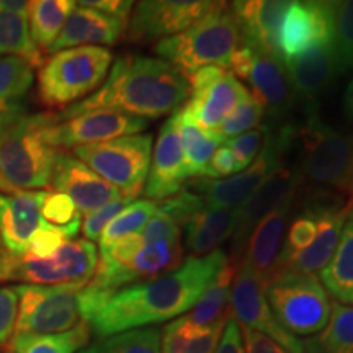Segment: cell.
I'll use <instances>...</instances> for the list:
<instances>
[{
  "instance_id": "44dd1931",
  "label": "cell",
  "mask_w": 353,
  "mask_h": 353,
  "mask_svg": "<svg viewBox=\"0 0 353 353\" xmlns=\"http://www.w3.org/2000/svg\"><path fill=\"white\" fill-rule=\"evenodd\" d=\"M46 192L30 190L12 195L0 193V237L7 252L23 255L33 234L41 228V203Z\"/></svg>"
},
{
  "instance_id": "9c48e42d",
  "label": "cell",
  "mask_w": 353,
  "mask_h": 353,
  "mask_svg": "<svg viewBox=\"0 0 353 353\" xmlns=\"http://www.w3.org/2000/svg\"><path fill=\"white\" fill-rule=\"evenodd\" d=\"M99 255L94 242L68 241L50 259L30 254H0V281H23L38 286H87L95 275Z\"/></svg>"
},
{
  "instance_id": "8992f818",
  "label": "cell",
  "mask_w": 353,
  "mask_h": 353,
  "mask_svg": "<svg viewBox=\"0 0 353 353\" xmlns=\"http://www.w3.org/2000/svg\"><path fill=\"white\" fill-rule=\"evenodd\" d=\"M112 61V51L100 46L54 52L39 69V99L50 108L72 107L99 90L108 76Z\"/></svg>"
},
{
  "instance_id": "f546056e",
  "label": "cell",
  "mask_w": 353,
  "mask_h": 353,
  "mask_svg": "<svg viewBox=\"0 0 353 353\" xmlns=\"http://www.w3.org/2000/svg\"><path fill=\"white\" fill-rule=\"evenodd\" d=\"M321 283L337 303L353 306V219L343 226L337 249L321 272Z\"/></svg>"
},
{
  "instance_id": "836d02e7",
  "label": "cell",
  "mask_w": 353,
  "mask_h": 353,
  "mask_svg": "<svg viewBox=\"0 0 353 353\" xmlns=\"http://www.w3.org/2000/svg\"><path fill=\"white\" fill-rule=\"evenodd\" d=\"M176 114H179L180 141H182L188 176L205 179L211 157H213L216 149L219 148V144H223V141L218 138L214 131H206L185 120L180 114V110Z\"/></svg>"
},
{
  "instance_id": "7bdbcfd3",
  "label": "cell",
  "mask_w": 353,
  "mask_h": 353,
  "mask_svg": "<svg viewBox=\"0 0 353 353\" xmlns=\"http://www.w3.org/2000/svg\"><path fill=\"white\" fill-rule=\"evenodd\" d=\"M134 200H130V198H118V200H113L107 203V205H103L101 208L95 210L94 213L87 214L85 219H83L82 226H81V231L83 234V237H85L87 241L94 242V241H99L100 236L103 234L105 229L112 221L117 218L118 214L121 213L123 210L126 208L130 203H132Z\"/></svg>"
},
{
  "instance_id": "e0dca14e",
  "label": "cell",
  "mask_w": 353,
  "mask_h": 353,
  "mask_svg": "<svg viewBox=\"0 0 353 353\" xmlns=\"http://www.w3.org/2000/svg\"><path fill=\"white\" fill-rule=\"evenodd\" d=\"M188 179L182 141L179 131V114H170L162 125L154 145L148 179L143 188L145 200L165 201L175 196Z\"/></svg>"
},
{
  "instance_id": "db71d44e",
  "label": "cell",
  "mask_w": 353,
  "mask_h": 353,
  "mask_svg": "<svg viewBox=\"0 0 353 353\" xmlns=\"http://www.w3.org/2000/svg\"><path fill=\"white\" fill-rule=\"evenodd\" d=\"M0 192H7V193H10V195H12V193H17V190L13 188L10 183H7V180L3 179L2 175H0Z\"/></svg>"
},
{
  "instance_id": "f907efd6",
  "label": "cell",
  "mask_w": 353,
  "mask_h": 353,
  "mask_svg": "<svg viewBox=\"0 0 353 353\" xmlns=\"http://www.w3.org/2000/svg\"><path fill=\"white\" fill-rule=\"evenodd\" d=\"M214 353H245L244 352V342H242L241 327L237 321L229 314V319L226 322V327L221 335L218 347H216Z\"/></svg>"
},
{
  "instance_id": "ffe728a7",
  "label": "cell",
  "mask_w": 353,
  "mask_h": 353,
  "mask_svg": "<svg viewBox=\"0 0 353 353\" xmlns=\"http://www.w3.org/2000/svg\"><path fill=\"white\" fill-rule=\"evenodd\" d=\"M245 82L252 90L250 97L263 108L265 114L275 121V125L291 112L296 97L291 90L281 57L254 51V63Z\"/></svg>"
},
{
  "instance_id": "b9f144b4",
  "label": "cell",
  "mask_w": 353,
  "mask_h": 353,
  "mask_svg": "<svg viewBox=\"0 0 353 353\" xmlns=\"http://www.w3.org/2000/svg\"><path fill=\"white\" fill-rule=\"evenodd\" d=\"M268 131H270V126L255 128V130L247 131L244 134L237 136V138L226 141V148L236 157L241 170L247 169L259 157L265 144V139H267Z\"/></svg>"
},
{
  "instance_id": "11a10c76",
  "label": "cell",
  "mask_w": 353,
  "mask_h": 353,
  "mask_svg": "<svg viewBox=\"0 0 353 353\" xmlns=\"http://www.w3.org/2000/svg\"><path fill=\"white\" fill-rule=\"evenodd\" d=\"M77 353H100V348H99V345L87 347V348H82V350H79Z\"/></svg>"
},
{
  "instance_id": "484cf974",
  "label": "cell",
  "mask_w": 353,
  "mask_h": 353,
  "mask_svg": "<svg viewBox=\"0 0 353 353\" xmlns=\"http://www.w3.org/2000/svg\"><path fill=\"white\" fill-rule=\"evenodd\" d=\"M350 210H343L316 218L317 232L314 241L301 252L280 257L276 270L296 272L304 273V275H316L317 272L324 270L337 249L342 229L345 226L347 218H350Z\"/></svg>"
},
{
  "instance_id": "f6af8a7d",
  "label": "cell",
  "mask_w": 353,
  "mask_h": 353,
  "mask_svg": "<svg viewBox=\"0 0 353 353\" xmlns=\"http://www.w3.org/2000/svg\"><path fill=\"white\" fill-rule=\"evenodd\" d=\"M317 232L316 219L311 216L299 214L293 219L290 224L288 234H286V241L283 247H281L280 257H286V255L301 252L306 247L314 241ZM280 260V259H278Z\"/></svg>"
},
{
  "instance_id": "83f0119b",
  "label": "cell",
  "mask_w": 353,
  "mask_h": 353,
  "mask_svg": "<svg viewBox=\"0 0 353 353\" xmlns=\"http://www.w3.org/2000/svg\"><path fill=\"white\" fill-rule=\"evenodd\" d=\"M28 3L23 0H0V57H23L38 68L43 63V54L30 34Z\"/></svg>"
},
{
  "instance_id": "277c9868",
  "label": "cell",
  "mask_w": 353,
  "mask_h": 353,
  "mask_svg": "<svg viewBox=\"0 0 353 353\" xmlns=\"http://www.w3.org/2000/svg\"><path fill=\"white\" fill-rule=\"evenodd\" d=\"M291 143L298 144L294 170L301 188H322L348 195L353 174V134L325 125L317 105H307L299 126L291 128Z\"/></svg>"
},
{
  "instance_id": "60d3db41",
  "label": "cell",
  "mask_w": 353,
  "mask_h": 353,
  "mask_svg": "<svg viewBox=\"0 0 353 353\" xmlns=\"http://www.w3.org/2000/svg\"><path fill=\"white\" fill-rule=\"evenodd\" d=\"M263 117V108L249 95L221 121V125L216 128L214 132L224 143V141L237 138V136L244 134L247 131H252L255 128H259Z\"/></svg>"
},
{
  "instance_id": "74e56055",
  "label": "cell",
  "mask_w": 353,
  "mask_h": 353,
  "mask_svg": "<svg viewBox=\"0 0 353 353\" xmlns=\"http://www.w3.org/2000/svg\"><path fill=\"white\" fill-rule=\"evenodd\" d=\"M332 44L343 69L353 68V0L330 2Z\"/></svg>"
},
{
  "instance_id": "8d00e7d4",
  "label": "cell",
  "mask_w": 353,
  "mask_h": 353,
  "mask_svg": "<svg viewBox=\"0 0 353 353\" xmlns=\"http://www.w3.org/2000/svg\"><path fill=\"white\" fill-rule=\"evenodd\" d=\"M159 206L156 201L151 200H134L121 211L120 214L108 224L103 234L100 236L99 244L100 250L108 249L110 245L120 241L121 237L130 236V234H138L144 229L149 219L156 214Z\"/></svg>"
},
{
  "instance_id": "e575fe53",
  "label": "cell",
  "mask_w": 353,
  "mask_h": 353,
  "mask_svg": "<svg viewBox=\"0 0 353 353\" xmlns=\"http://www.w3.org/2000/svg\"><path fill=\"white\" fill-rule=\"evenodd\" d=\"M90 339V325L82 322L76 329L52 335H13V353H77Z\"/></svg>"
},
{
  "instance_id": "cb8c5ba5",
  "label": "cell",
  "mask_w": 353,
  "mask_h": 353,
  "mask_svg": "<svg viewBox=\"0 0 353 353\" xmlns=\"http://www.w3.org/2000/svg\"><path fill=\"white\" fill-rule=\"evenodd\" d=\"M126 28L128 25L125 21L77 3L48 52L54 54L70 48L97 46V44H100V48L113 46L123 38Z\"/></svg>"
},
{
  "instance_id": "4dcf8cb0",
  "label": "cell",
  "mask_w": 353,
  "mask_h": 353,
  "mask_svg": "<svg viewBox=\"0 0 353 353\" xmlns=\"http://www.w3.org/2000/svg\"><path fill=\"white\" fill-rule=\"evenodd\" d=\"M226 319L206 329H196L188 325L182 317L161 330L162 353H214L218 342L226 327Z\"/></svg>"
},
{
  "instance_id": "680465c9",
  "label": "cell",
  "mask_w": 353,
  "mask_h": 353,
  "mask_svg": "<svg viewBox=\"0 0 353 353\" xmlns=\"http://www.w3.org/2000/svg\"><path fill=\"white\" fill-rule=\"evenodd\" d=\"M350 218L353 219V210H352V213H350Z\"/></svg>"
},
{
  "instance_id": "1f68e13d",
  "label": "cell",
  "mask_w": 353,
  "mask_h": 353,
  "mask_svg": "<svg viewBox=\"0 0 353 353\" xmlns=\"http://www.w3.org/2000/svg\"><path fill=\"white\" fill-rule=\"evenodd\" d=\"M74 0H34L28 3L30 34L38 50L50 51L69 15L76 8Z\"/></svg>"
},
{
  "instance_id": "30bf717a",
  "label": "cell",
  "mask_w": 353,
  "mask_h": 353,
  "mask_svg": "<svg viewBox=\"0 0 353 353\" xmlns=\"http://www.w3.org/2000/svg\"><path fill=\"white\" fill-rule=\"evenodd\" d=\"M74 157L113 185L123 196L134 200L143 192L152 156V136H123L105 143L79 145Z\"/></svg>"
},
{
  "instance_id": "6f0895ef",
  "label": "cell",
  "mask_w": 353,
  "mask_h": 353,
  "mask_svg": "<svg viewBox=\"0 0 353 353\" xmlns=\"http://www.w3.org/2000/svg\"><path fill=\"white\" fill-rule=\"evenodd\" d=\"M6 252V247H3V242H2V237H0V254Z\"/></svg>"
},
{
  "instance_id": "7dc6e473",
  "label": "cell",
  "mask_w": 353,
  "mask_h": 353,
  "mask_svg": "<svg viewBox=\"0 0 353 353\" xmlns=\"http://www.w3.org/2000/svg\"><path fill=\"white\" fill-rule=\"evenodd\" d=\"M19 296L15 288H0V345L12 337L15 330Z\"/></svg>"
},
{
  "instance_id": "bcb514c9",
  "label": "cell",
  "mask_w": 353,
  "mask_h": 353,
  "mask_svg": "<svg viewBox=\"0 0 353 353\" xmlns=\"http://www.w3.org/2000/svg\"><path fill=\"white\" fill-rule=\"evenodd\" d=\"M182 231L183 228L180 226L169 213H165L164 210L159 208L156 211V214L149 219V223L145 224L143 231H141V236H143L144 242H154L162 239H182Z\"/></svg>"
},
{
  "instance_id": "7a4b0ae2",
  "label": "cell",
  "mask_w": 353,
  "mask_h": 353,
  "mask_svg": "<svg viewBox=\"0 0 353 353\" xmlns=\"http://www.w3.org/2000/svg\"><path fill=\"white\" fill-rule=\"evenodd\" d=\"M187 77L159 57L128 54L114 61L107 81L95 94L64 108L57 120L64 121L94 110H110L143 120L174 114L187 103Z\"/></svg>"
},
{
  "instance_id": "f1b7e54d",
  "label": "cell",
  "mask_w": 353,
  "mask_h": 353,
  "mask_svg": "<svg viewBox=\"0 0 353 353\" xmlns=\"http://www.w3.org/2000/svg\"><path fill=\"white\" fill-rule=\"evenodd\" d=\"M236 270L237 265L228 260L223 270L218 273L213 283L205 290V293L201 294L195 306L190 309L187 316L182 317L188 325L196 329H206L218 324L219 321L226 319L229 316L228 303L231 299V290Z\"/></svg>"
},
{
  "instance_id": "5b68a950",
  "label": "cell",
  "mask_w": 353,
  "mask_h": 353,
  "mask_svg": "<svg viewBox=\"0 0 353 353\" xmlns=\"http://www.w3.org/2000/svg\"><path fill=\"white\" fill-rule=\"evenodd\" d=\"M241 46V30L231 6L214 2L208 13L188 30L157 41L154 52L187 77L208 65L228 69L232 54Z\"/></svg>"
},
{
  "instance_id": "52a82bcc",
  "label": "cell",
  "mask_w": 353,
  "mask_h": 353,
  "mask_svg": "<svg viewBox=\"0 0 353 353\" xmlns=\"http://www.w3.org/2000/svg\"><path fill=\"white\" fill-rule=\"evenodd\" d=\"M265 294L281 327L294 337H312L329 322L332 303L316 275L276 270L265 283Z\"/></svg>"
},
{
  "instance_id": "ab89813d",
  "label": "cell",
  "mask_w": 353,
  "mask_h": 353,
  "mask_svg": "<svg viewBox=\"0 0 353 353\" xmlns=\"http://www.w3.org/2000/svg\"><path fill=\"white\" fill-rule=\"evenodd\" d=\"M41 216L51 226L61 228L69 232L70 237L77 236L82 226V218L72 200L59 192H46L41 203Z\"/></svg>"
},
{
  "instance_id": "816d5d0a",
  "label": "cell",
  "mask_w": 353,
  "mask_h": 353,
  "mask_svg": "<svg viewBox=\"0 0 353 353\" xmlns=\"http://www.w3.org/2000/svg\"><path fill=\"white\" fill-rule=\"evenodd\" d=\"M83 7H92L95 10H100L107 15H112L114 19L125 21L128 25L131 12L134 8V3L130 0H88V2H79Z\"/></svg>"
},
{
  "instance_id": "4fadbf2b",
  "label": "cell",
  "mask_w": 353,
  "mask_h": 353,
  "mask_svg": "<svg viewBox=\"0 0 353 353\" xmlns=\"http://www.w3.org/2000/svg\"><path fill=\"white\" fill-rule=\"evenodd\" d=\"M148 128V120L130 114L94 110L81 113L69 120H56L44 128L46 143L59 149H76L79 145L105 143L123 136H132L143 132Z\"/></svg>"
},
{
  "instance_id": "7c38bea8",
  "label": "cell",
  "mask_w": 353,
  "mask_h": 353,
  "mask_svg": "<svg viewBox=\"0 0 353 353\" xmlns=\"http://www.w3.org/2000/svg\"><path fill=\"white\" fill-rule=\"evenodd\" d=\"M229 314L241 325L267 335L290 353H304L303 342L281 327L265 294V281L245 263H237Z\"/></svg>"
},
{
  "instance_id": "603a6c76",
  "label": "cell",
  "mask_w": 353,
  "mask_h": 353,
  "mask_svg": "<svg viewBox=\"0 0 353 353\" xmlns=\"http://www.w3.org/2000/svg\"><path fill=\"white\" fill-rule=\"evenodd\" d=\"M249 90L229 70L196 94H190L180 114L193 125L206 131H214L221 121L232 112L242 100L249 97Z\"/></svg>"
},
{
  "instance_id": "d6a6232c",
  "label": "cell",
  "mask_w": 353,
  "mask_h": 353,
  "mask_svg": "<svg viewBox=\"0 0 353 353\" xmlns=\"http://www.w3.org/2000/svg\"><path fill=\"white\" fill-rule=\"evenodd\" d=\"M304 353H353V306L332 303L325 327L303 342Z\"/></svg>"
},
{
  "instance_id": "6da1fadb",
  "label": "cell",
  "mask_w": 353,
  "mask_h": 353,
  "mask_svg": "<svg viewBox=\"0 0 353 353\" xmlns=\"http://www.w3.org/2000/svg\"><path fill=\"white\" fill-rule=\"evenodd\" d=\"M228 260L224 250L218 249L203 257H188L174 272L156 280L114 291L88 325L100 337H112L175 319L195 306Z\"/></svg>"
},
{
  "instance_id": "2e32d148",
  "label": "cell",
  "mask_w": 353,
  "mask_h": 353,
  "mask_svg": "<svg viewBox=\"0 0 353 353\" xmlns=\"http://www.w3.org/2000/svg\"><path fill=\"white\" fill-rule=\"evenodd\" d=\"M325 43H332L330 2H291L276 39L281 59L299 56Z\"/></svg>"
},
{
  "instance_id": "4316f807",
  "label": "cell",
  "mask_w": 353,
  "mask_h": 353,
  "mask_svg": "<svg viewBox=\"0 0 353 353\" xmlns=\"http://www.w3.org/2000/svg\"><path fill=\"white\" fill-rule=\"evenodd\" d=\"M237 226V208H216L205 205L183 226L185 247L190 257H203L214 250L229 237Z\"/></svg>"
},
{
  "instance_id": "d6986e66",
  "label": "cell",
  "mask_w": 353,
  "mask_h": 353,
  "mask_svg": "<svg viewBox=\"0 0 353 353\" xmlns=\"http://www.w3.org/2000/svg\"><path fill=\"white\" fill-rule=\"evenodd\" d=\"M281 61L294 97L306 100L307 105H317V99H321L345 70L335 54L332 43L321 44L303 54Z\"/></svg>"
},
{
  "instance_id": "ee69618b",
  "label": "cell",
  "mask_w": 353,
  "mask_h": 353,
  "mask_svg": "<svg viewBox=\"0 0 353 353\" xmlns=\"http://www.w3.org/2000/svg\"><path fill=\"white\" fill-rule=\"evenodd\" d=\"M68 239H70L68 231L51 226L46 221H43L41 228L33 234L26 254L38 259H50L68 242Z\"/></svg>"
},
{
  "instance_id": "f5cc1de1",
  "label": "cell",
  "mask_w": 353,
  "mask_h": 353,
  "mask_svg": "<svg viewBox=\"0 0 353 353\" xmlns=\"http://www.w3.org/2000/svg\"><path fill=\"white\" fill-rule=\"evenodd\" d=\"M343 112H345L348 120L353 123V79L347 85L345 94H343Z\"/></svg>"
},
{
  "instance_id": "681fc988",
  "label": "cell",
  "mask_w": 353,
  "mask_h": 353,
  "mask_svg": "<svg viewBox=\"0 0 353 353\" xmlns=\"http://www.w3.org/2000/svg\"><path fill=\"white\" fill-rule=\"evenodd\" d=\"M239 324V322H237ZM241 334H242V342H244V352L245 353H290L286 352L283 347L278 345L276 342H273L272 339H268L267 335L255 332V330L241 325Z\"/></svg>"
},
{
  "instance_id": "c3c4849f",
  "label": "cell",
  "mask_w": 353,
  "mask_h": 353,
  "mask_svg": "<svg viewBox=\"0 0 353 353\" xmlns=\"http://www.w3.org/2000/svg\"><path fill=\"white\" fill-rule=\"evenodd\" d=\"M241 167L237 164L236 157L232 156V152L229 151L226 145H221L216 149V152L211 157L208 170H206L205 179L210 180H219L221 176H232L239 174Z\"/></svg>"
},
{
  "instance_id": "ac0fdd59",
  "label": "cell",
  "mask_w": 353,
  "mask_h": 353,
  "mask_svg": "<svg viewBox=\"0 0 353 353\" xmlns=\"http://www.w3.org/2000/svg\"><path fill=\"white\" fill-rule=\"evenodd\" d=\"M50 187L54 188V192L68 195L79 213L85 216L110 201L123 198L120 190L100 179L77 157L68 156L61 151L56 157Z\"/></svg>"
},
{
  "instance_id": "f35d334b",
  "label": "cell",
  "mask_w": 353,
  "mask_h": 353,
  "mask_svg": "<svg viewBox=\"0 0 353 353\" xmlns=\"http://www.w3.org/2000/svg\"><path fill=\"white\" fill-rule=\"evenodd\" d=\"M100 353H162L161 330L134 329L107 337L99 345Z\"/></svg>"
},
{
  "instance_id": "d590c367",
  "label": "cell",
  "mask_w": 353,
  "mask_h": 353,
  "mask_svg": "<svg viewBox=\"0 0 353 353\" xmlns=\"http://www.w3.org/2000/svg\"><path fill=\"white\" fill-rule=\"evenodd\" d=\"M34 79V65L23 57H0V113L23 103Z\"/></svg>"
},
{
  "instance_id": "7402d4cb",
  "label": "cell",
  "mask_w": 353,
  "mask_h": 353,
  "mask_svg": "<svg viewBox=\"0 0 353 353\" xmlns=\"http://www.w3.org/2000/svg\"><path fill=\"white\" fill-rule=\"evenodd\" d=\"M291 2L286 0H249L232 2L231 10L241 30L242 44L254 51L278 56V32Z\"/></svg>"
},
{
  "instance_id": "9f6ffc18",
  "label": "cell",
  "mask_w": 353,
  "mask_h": 353,
  "mask_svg": "<svg viewBox=\"0 0 353 353\" xmlns=\"http://www.w3.org/2000/svg\"><path fill=\"white\" fill-rule=\"evenodd\" d=\"M348 195H350V198L353 200V174H352V180H350V192H348Z\"/></svg>"
},
{
  "instance_id": "ba28073f",
  "label": "cell",
  "mask_w": 353,
  "mask_h": 353,
  "mask_svg": "<svg viewBox=\"0 0 353 353\" xmlns=\"http://www.w3.org/2000/svg\"><path fill=\"white\" fill-rule=\"evenodd\" d=\"M15 335H52L88 322L85 286L17 285Z\"/></svg>"
},
{
  "instance_id": "3957f363",
  "label": "cell",
  "mask_w": 353,
  "mask_h": 353,
  "mask_svg": "<svg viewBox=\"0 0 353 353\" xmlns=\"http://www.w3.org/2000/svg\"><path fill=\"white\" fill-rule=\"evenodd\" d=\"M54 114H32L25 103L0 113V175L17 192L48 188L59 151L44 139Z\"/></svg>"
},
{
  "instance_id": "d4e9b609",
  "label": "cell",
  "mask_w": 353,
  "mask_h": 353,
  "mask_svg": "<svg viewBox=\"0 0 353 353\" xmlns=\"http://www.w3.org/2000/svg\"><path fill=\"white\" fill-rule=\"evenodd\" d=\"M294 203L278 206L276 210L270 211L265 218L260 219L250 234L244 254H242L239 263H245L250 270L262 278L265 283L276 270L281 245H283L285 229Z\"/></svg>"
},
{
  "instance_id": "9a60e30c",
  "label": "cell",
  "mask_w": 353,
  "mask_h": 353,
  "mask_svg": "<svg viewBox=\"0 0 353 353\" xmlns=\"http://www.w3.org/2000/svg\"><path fill=\"white\" fill-rule=\"evenodd\" d=\"M299 188H301V180L294 167L278 165L252 195L242 203L237 208V226L232 236L231 259H229L232 263L237 265L241 262L247 241L259 221L278 206L296 201Z\"/></svg>"
},
{
  "instance_id": "5bb4252c",
  "label": "cell",
  "mask_w": 353,
  "mask_h": 353,
  "mask_svg": "<svg viewBox=\"0 0 353 353\" xmlns=\"http://www.w3.org/2000/svg\"><path fill=\"white\" fill-rule=\"evenodd\" d=\"M213 3L203 0H148L136 3L128 21V39L145 44L175 37L195 25Z\"/></svg>"
},
{
  "instance_id": "8fae6325",
  "label": "cell",
  "mask_w": 353,
  "mask_h": 353,
  "mask_svg": "<svg viewBox=\"0 0 353 353\" xmlns=\"http://www.w3.org/2000/svg\"><path fill=\"white\" fill-rule=\"evenodd\" d=\"M286 152L285 139L270 128L259 157L239 174L223 180L193 179L188 190L200 195L208 206L216 208H239L247 198L257 190L265 179L280 165Z\"/></svg>"
}]
</instances>
